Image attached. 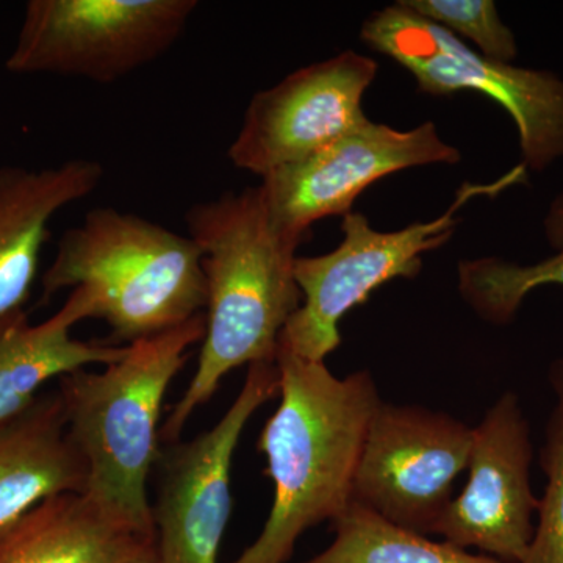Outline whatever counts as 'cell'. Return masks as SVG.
I'll return each mask as SVG.
<instances>
[{
    "label": "cell",
    "instance_id": "obj_12",
    "mask_svg": "<svg viewBox=\"0 0 563 563\" xmlns=\"http://www.w3.org/2000/svg\"><path fill=\"white\" fill-rule=\"evenodd\" d=\"M473 432L468 483L435 533L463 550L476 548L503 563H520L540 507L531 484V426L520 398L504 393Z\"/></svg>",
    "mask_w": 563,
    "mask_h": 563
},
{
    "label": "cell",
    "instance_id": "obj_10",
    "mask_svg": "<svg viewBox=\"0 0 563 563\" xmlns=\"http://www.w3.org/2000/svg\"><path fill=\"white\" fill-rule=\"evenodd\" d=\"M377 68L373 58L346 51L258 91L229 147V161L265 177L361 128L369 121L362 101Z\"/></svg>",
    "mask_w": 563,
    "mask_h": 563
},
{
    "label": "cell",
    "instance_id": "obj_7",
    "mask_svg": "<svg viewBox=\"0 0 563 563\" xmlns=\"http://www.w3.org/2000/svg\"><path fill=\"white\" fill-rule=\"evenodd\" d=\"M196 0H31L5 68L114 84L166 54Z\"/></svg>",
    "mask_w": 563,
    "mask_h": 563
},
{
    "label": "cell",
    "instance_id": "obj_18",
    "mask_svg": "<svg viewBox=\"0 0 563 563\" xmlns=\"http://www.w3.org/2000/svg\"><path fill=\"white\" fill-rule=\"evenodd\" d=\"M547 285H563V251L536 265H518L498 257L465 261L459 265L463 301L490 324H509L525 299Z\"/></svg>",
    "mask_w": 563,
    "mask_h": 563
},
{
    "label": "cell",
    "instance_id": "obj_17",
    "mask_svg": "<svg viewBox=\"0 0 563 563\" xmlns=\"http://www.w3.org/2000/svg\"><path fill=\"white\" fill-rule=\"evenodd\" d=\"M333 542L301 563H503L446 542H433L352 504L333 521Z\"/></svg>",
    "mask_w": 563,
    "mask_h": 563
},
{
    "label": "cell",
    "instance_id": "obj_20",
    "mask_svg": "<svg viewBox=\"0 0 563 563\" xmlns=\"http://www.w3.org/2000/svg\"><path fill=\"white\" fill-rule=\"evenodd\" d=\"M399 3L457 38L473 41L484 57L501 63L517 58L514 32L504 24L492 0H402Z\"/></svg>",
    "mask_w": 563,
    "mask_h": 563
},
{
    "label": "cell",
    "instance_id": "obj_2",
    "mask_svg": "<svg viewBox=\"0 0 563 563\" xmlns=\"http://www.w3.org/2000/svg\"><path fill=\"white\" fill-rule=\"evenodd\" d=\"M280 402L257 448L273 481L261 536L232 563H287L303 533L352 506L355 474L379 390L366 369L339 379L325 362L277 346Z\"/></svg>",
    "mask_w": 563,
    "mask_h": 563
},
{
    "label": "cell",
    "instance_id": "obj_1",
    "mask_svg": "<svg viewBox=\"0 0 563 563\" xmlns=\"http://www.w3.org/2000/svg\"><path fill=\"white\" fill-rule=\"evenodd\" d=\"M185 224L202 252L206 335L190 384L162 426L166 443L180 439L191 415L233 369L276 362L280 333L302 296L295 277L302 240L274 228L261 188L195 203Z\"/></svg>",
    "mask_w": 563,
    "mask_h": 563
},
{
    "label": "cell",
    "instance_id": "obj_3",
    "mask_svg": "<svg viewBox=\"0 0 563 563\" xmlns=\"http://www.w3.org/2000/svg\"><path fill=\"white\" fill-rule=\"evenodd\" d=\"M203 335L206 312L128 344L101 372L81 368L58 379L66 431L87 466L85 495L152 539L147 481L162 451L163 401Z\"/></svg>",
    "mask_w": 563,
    "mask_h": 563
},
{
    "label": "cell",
    "instance_id": "obj_22",
    "mask_svg": "<svg viewBox=\"0 0 563 563\" xmlns=\"http://www.w3.org/2000/svg\"><path fill=\"white\" fill-rule=\"evenodd\" d=\"M122 563H157V561H155L154 543L147 544V547L143 548L140 553L132 555L131 559H128V561Z\"/></svg>",
    "mask_w": 563,
    "mask_h": 563
},
{
    "label": "cell",
    "instance_id": "obj_21",
    "mask_svg": "<svg viewBox=\"0 0 563 563\" xmlns=\"http://www.w3.org/2000/svg\"><path fill=\"white\" fill-rule=\"evenodd\" d=\"M544 235L555 251H563V191L551 202L543 221Z\"/></svg>",
    "mask_w": 563,
    "mask_h": 563
},
{
    "label": "cell",
    "instance_id": "obj_13",
    "mask_svg": "<svg viewBox=\"0 0 563 563\" xmlns=\"http://www.w3.org/2000/svg\"><path fill=\"white\" fill-rule=\"evenodd\" d=\"M102 179L103 166L90 158L43 169L0 166V317L24 310L31 298L52 218Z\"/></svg>",
    "mask_w": 563,
    "mask_h": 563
},
{
    "label": "cell",
    "instance_id": "obj_4",
    "mask_svg": "<svg viewBox=\"0 0 563 563\" xmlns=\"http://www.w3.org/2000/svg\"><path fill=\"white\" fill-rule=\"evenodd\" d=\"M41 287L43 301L79 290L90 320L106 322L121 346L177 328L207 307L198 244L114 207H96L63 233Z\"/></svg>",
    "mask_w": 563,
    "mask_h": 563
},
{
    "label": "cell",
    "instance_id": "obj_11",
    "mask_svg": "<svg viewBox=\"0 0 563 563\" xmlns=\"http://www.w3.org/2000/svg\"><path fill=\"white\" fill-rule=\"evenodd\" d=\"M461 158L433 122L404 132L368 121L310 157L266 174L258 188L274 228L302 240L322 218L351 213L358 195L383 177Z\"/></svg>",
    "mask_w": 563,
    "mask_h": 563
},
{
    "label": "cell",
    "instance_id": "obj_15",
    "mask_svg": "<svg viewBox=\"0 0 563 563\" xmlns=\"http://www.w3.org/2000/svg\"><path fill=\"white\" fill-rule=\"evenodd\" d=\"M85 487L87 466L66 431L57 390L0 424V531L46 499Z\"/></svg>",
    "mask_w": 563,
    "mask_h": 563
},
{
    "label": "cell",
    "instance_id": "obj_8",
    "mask_svg": "<svg viewBox=\"0 0 563 563\" xmlns=\"http://www.w3.org/2000/svg\"><path fill=\"white\" fill-rule=\"evenodd\" d=\"M276 395V362L254 363L242 390L213 428L161 451L152 506L157 563H218L232 512L233 455L252 415Z\"/></svg>",
    "mask_w": 563,
    "mask_h": 563
},
{
    "label": "cell",
    "instance_id": "obj_14",
    "mask_svg": "<svg viewBox=\"0 0 563 563\" xmlns=\"http://www.w3.org/2000/svg\"><path fill=\"white\" fill-rule=\"evenodd\" d=\"M85 320H90L88 302L76 288L38 324H31L25 310L0 317V424L24 412L51 380L109 365L124 354L128 346L73 336L70 331Z\"/></svg>",
    "mask_w": 563,
    "mask_h": 563
},
{
    "label": "cell",
    "instance_id": "obj_9",
    "mask_svg": "<svg viewBox=\"0 0 563 563\" xmlns=\"http://www.w3.org/2000/svg\"><path fill=\"white\" fill-rule=\"evenodd\" d=\"M473 428L421 406L380 402L374 413L352 504L388 523L432 536L468 468Z\"/></svg>",
    "mask_w": 563,
    "mask_h": 563
},
{
    "label": "cell",
    "instance_id": "obj_16",
    "mask_svg": "<svg viewBox=\"0 0 563 563\" xmlns=\"http://www.w3.org/2000/svg\"><path fill=\"white\" fill-rule=\"evenodd\" d=\"M152 543L85 493H66L0 531V563H122Z\"/></svg>",
    "mask_w": 563,
    "mask_h": 563
},
{
    "label": "cell",
    "instance_id": "obj_5",
    "mask_svg": "<svg viewBox=\"0 0 563 563\" xmlns=\"http://www.w3.org/2000/svg\"><path fill=\"white\" fill-rule=\"evenodd\" d=\"M526 180L528 169L521 163L490 184L465 181L442 217L396 232L374 231L368 218L347 213L342 224L344 239L335 251L296 258L295 277L303 302L285 324L280 346L299 357L325 362L342 344L340 321L344 314L388 280L417 276L421 255L443 246L453 236L459 224L455 214L465 203L477 196H498Z\"/></svg>",
    "mask_w": 563,
    "mask_h": 563
},
{
    "label": "cell",
    "instance_id": "obj_6",
    "mask_svg": "<svg viewBox=\"0 0 563 563\" xmlns=\"http://www.w3.org/2000/svg\"><path fill=\"white\" fill-rule=\"evenodd\" d=\"M362 40L409 70L428 95L472 90L499 103L517 125L529 172L542 173L563 158V79L558 74L484 57L399 2L366 20Z\"/></svg>",
    "mask_w": 563,
    "mask_h": 563
},
{
    "label": "cell",
    "instance_id": "obj_19",
    "mask_svg": "<svg viewBox=\"0 0 563 563\" xmlns=\"http://www.w3.org/2000/svg\"><path fill=\"white\" fill-rule=\"evenodd\" d=\"M550 383L555 404L540 453L547 488L537 512L539 523L520 563H563V358L551 365Z\"/></svg>",
    "mask_w": 563,
    "mask_h": 563
}]
</instances>
